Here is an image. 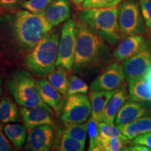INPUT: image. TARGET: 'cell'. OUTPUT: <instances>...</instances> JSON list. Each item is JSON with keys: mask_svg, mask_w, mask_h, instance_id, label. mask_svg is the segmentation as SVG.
I'll return each instance as SVG.
<instances>
[{"mask_svg": "<svg viewBox=\"0 0 151 151\" xmlns=\"http://www.w3.org/2000/svg\"><path fill=\"white\" fill-rule=\"evenodd\" d=\"M1 81L0 80V97H1Z\"/></svg>", "mask_w": 151, "mask_h": 151, "instance_id": "f35d334b", "label": "cell"}, {"mask_svg": "<svg viewBox=\"0 0 151 151\" xmlns=\"http://www.w3.org/2000/svg\"><path fill=\"white\" fill-rule=\"evenodd\" d=\"M99 122L96 121L94 118L90 117L89 120L86 122L87 133L90 138L89 150L90 151H99Z\"/></svg>", "mask_w": 151, "mask_h": 151, "instance_id": "484cf974", "label": "cell"}, {"mask_svg": "<svg viewBox=\"0 0 151 151\" xmlns=\"http://www.w3.org/2000/svg\"><path fill=\"white\" fill-rule=\"evenodd\" d=\"M150 111L146 108L143 102L134 100H127L117 113L115 124L117 127L124 125L134 121L141 117L147 116Z\"/></svg>", "mask_w": 151, "mask_h": 151, "instance_id": "4fadbf2b", "label": "cell"}, {"mask_svg": "<svg viewBox=\"0 0 151 151\" xmlns=\"http://www.w3.org/2000/svg\"><path fill=\"white\" fill-rule=\"evenodd\" d=\"M99 136L101 137H117L126 143H129V140L120 132L118 127H115L114 124H110L104 122H99L98 123Z\"/></svg>", "mask_w": 151, "mask_h": 151, "instance_id": "83f0119b", "label": "cell"}, {"mask_svg": "<svg viewBox=\"0 0 151 151\" xmlns=\"http://www.w3.org/2000/svg\"><path fill=\"white\" fill-rule=\"evenodd\" d=\"M26 128V126L22 124H7L4 127L3 132L15 148L20 149L25 143L27 137Z\"/></svg>", "mask_w": 151, "mask_h": 151, "instance_id": "44dd1931", "label": "cell"}, {"mask_svg": "<svg viewBox=\"0 0 151 151\" xmlns=\"http://www.w3.org/2000/svg\"><path fill=\"white\" fill-rule=\"evenodd\" d=\"M113 57L116 62H122L141 51L148 44V41L142 35L123 37L118 43Z\"/></svg>", "mask_w": 151, "mask_h": 151, "instance_id": "7c38bea8", "label": "cell"}, {"mask_svg": "<svg viewBox=\"0 0 151 151\" xmlns=\"http://www.w3.org/2000/svg\"><path fill=\"white\" fill-rule=\"evenodd\" d=\"M57 149L61 151H83L85 150V144L69 137L63 131L58 137Z\"/></svg>", "mask_w": 151, "mask_h": 151, "instance_id": "d4e9b609", "label": "cell"}, {"mask_svg": "<svg viewBox=\"0 0 151 151\" xmlns=\"http://www.w3.org/2000/svg\"><path fill=\"white\" fill-rule=\"evenodd\" d=\"M48 80L52 86L63 96L67 97V92L69 87V79L68 77L67 70L65 68H58L48 75Z\"/></svg>", "mask_w": 151, "mask_h": 151, "instance_id": "603a6c76", "label": "cell"}, {"mask_svg": "<svg viewBox=\"0 0 151 151\" xmlns=\"http://www.w3.org/2000/svg\"><path fill=\"white\" fill-rule=\"evenodd\" d=\"M88 90L89 87L83 79L76 75L70 76L69 87L67 92L68 96L75 94H86Z\"/></svg>", "mask_w": 151, "mask_h": 151, "instance_id": "f546056e", "label": "cell"}, {"mask_svg": "<svg viewBox=\"0 0 151 151\" xmlns=\"http://www.w3.org/2000/svg\"><path fill=\"white\" fill-rule=\"evenodd\" d=\"M141 15L147 29H151V0H139Z\"/></svg>", "mask_w": 151, "mask_h": 151, "instance_id": "1f68e13d", "label": "cell"}, {"mask_svg": "<svg viewBox=\"0 0 151 151\" xmlns=\"http://www.w3.org/2000/svg\"><path fill=\"white\" fill-rule=\"evenodd\" d=\"M125 77L122 65L115 62L111 64L101 74L94 79L90 86L92 90L113 91L124 84Z\"/></svg>", "mask_w": 151, "mask_h": 151, "instance_id": "9c48e42d", "label": "cell"}, {"mask_svg": "<svg viewBox=\"0 0 151 151\" xmlns=\"http://www.w3.org/2000/svg\"><path fill=\"white\" fill-rule=\"evenodd\" d=\"M145 79H146L147 86L148 87V89L150 90L151 93V65L149 67L148 70L146 71V72L143 74Z\"/></svg>", "mask_w": 151, "mask_h": 151, "instance_id": "8d00e7d4", "label": "cell"}, {"mask_svg": "<svg viewBox=\"0 0 151 151\" xmlns=\"http://www.w3.org/2000/svg\"><path fill=\"white\" fill-rule=\"evenodd\" d=\"M127 143L117 137H99V148L101 151H127Z\"/></svg>", "mask_w": 151, "mask_h": 151, "instance_id": "cb8c5ba5", "label": "cell"}, {"mask_svg": "<svg viewBox=\"0 0 151 151\" xmlns=\"http://www.w3.org/2000/svg\"><path fill=\"white\" fill-rule=\"evenodd\" d=\"M119 27L122 37L148 32L141 15L140 4L135 0H124L119 6Z\"/></svg>", "mask_w": 151, "mask_h": 151, "instance_id": "8992f818", "label": "cell"}, {"mask_svg": "<svg viewBox=\"0 0 151 151\" xmlns=\"http://www.w3.org/2000/svg\"><path fill=\"white\" fill-rule=\"evenodd\" d=\"M150 32H149V35H150V39H151V29H150Z\"/></svg>", "mask_w": 151, "mask_h": 151, "instance_id": "ab89813d", "label": "cell"}, {"mask_svg": "<svg viewBox=\"0 0 151 151\" xmlns=\"http://www.w3.org/2000/svg\"><path fill=\"white\" fill-rule=\"evenodd\" d=\"M128 83L130 99L140 102L151 103V93L143 75L132 79Z\"/></svg>", "mask_w": 151, "mask_h": 151, "instance_id": "ffe728a7", "label": "cell"}, {"mask_svg": "<svg viewBox=\"0 0 151 151\" xmlns=\"http://www.w3.org/2000/svg\"><path fill=\"white\" fill-rule=\"evenodd\" d=\"M71 1H72L75 4L80 5V4H82L83 2L85 0H71Z\"/></svg>", "mask_w": 151, "mask_h": 151, "instance_id": "74e56055", "label": "cell"}, {"mask_svg": "<svg viewBox=\"0 0 151 151\" xmlns=\"http://www.w3.org/2000/svg\"><path fill=\"white\" fill-rule=\"evenodd\" d=\"M53 0H27L22 1L21 7L36 14H43Z\"/></svg>", "mask_w": 151, "mask_h": 151, "instance_id": "f1b7e54d", "label": "cell"}, {"mask_svg": "<svg viewBox=\"0 0 151 151\" xmlns=\"http://www.w3.org/2000/svg\"><path fill=\"white\" fill-rule=\"evenodd\" d=\"M24 0H0V6L8 11L16 10L21 4Z\"/></svg>", "mask_w": 151, "mask_h": 151, "instance_id": "836d02e7", "label": "cell"}, {"mask_svg": "<svg viewBox=\"0 0 151 151\" xmlns=\"http://www.w3.org/2000/svg\"><path fill=\"white\" fill-rule=\"evenodd\" d=\"M7 87L16 102L20 105L27 108L42 107L53 113L52 109L41 99L36 81L29 71H15L9 77Z\"/></svg>", "mask_w": 151, "mask_h": 151, "instance_id": "5b68a950", "label": "cell"}, {"mask_svg": "<svg viewBox=\"0 0 151 151\" xmlns=\"http://www.w3.org/2000/svg\"><path fill=\"white\" fill-rule=\"evenodd\" d=\"M128 150L130 151H150L151 150L148 147L141 144H130L128 146Z\"/></svg>", "mask_w": 151, "mask_h": 151, "instance_id": "d590c367", "label": "cell"}, {"mask_svg": "<svg viewBox=\"0 0 151 151\" xmlns=\"http://www.w3.org/2000/svg\"><path fill=\"white\" fill-rule=\"evenodd\" d=\"M20 112L24 125L29 129L43 124L54 125L53 113L42 107L27 108L23 106L20 109Z\"/></svg>", "mask_w": 151, "mask_h": 151, "instance_id": "9a60e30c", "label": "cell"}, {"mask_svg": "<svg viewBox=\"0 0 151 151\" xmlns=\"http://www.w3.org/2000/svg\"><path fill=\"white\" fill-rule=\"evenodd\" d=\"M125 80L141 76L146 72L151 65V46L148 43L146 46L129 59L122 62Z\"/></svg>", "mask_w": 151, "mask_h": 151, "instance_id": "8fae6325", "label": "cell"}, {"mask_svg": "<svg viewBox=\"0 0 151 151\" xmlns=\"http://www.w3.org/2000/svg\"><path fill=\"white\" fill-rule=\"evenodd\" d=\"M129 144H141L146 146L151 150V132L140 134L133 139Z\"/></svg>", "mask_w": 151, "mask_h": 151, "instance_id": "d6a6232c", "label": "cell"}, {"mask_svg": "<svg viewBox=\"0 0 151 151\" xmlns=\"http://www.w3.org/2000/svg\"><path fill=\"white\" fill-rule=\"evenodd\" d=\"M10 150H12V146L6 137V135L2 131V127L0 125V151Z\"/></svg>", "mask_w": 151, "mask_h": 151, "instance_id": "e575fe53", "label": "cell"}, {"mask_svg": "<svg viewBox=\"0 0 151 151\" xmlns=\"http://www.w3.org/2000/svg\"><path fill=\"white\" fill-rule=\"evenodd\" d=\"M122 0H85L81 4L83 9H104L118 6Z\"/></svg>", "mask_w": 151, "mask_h": 151, "instance_id": "4dcf8cb0", "label": "cell"}, {"mask_svg": "<svg viewBox=\"0 0 151 151\" xmlns=\"http://www.w3.org/2000/svg\"><path fill=\"white\" fill-rule=\"evenodd\" d=\"M39 95L49 107L58 114L61 112L64 106L65 97L57 90L48 80L42 78L36 81Z\"/></svg>", "mask_w": 151, "mask_h": 151, "instance_id": "5bb4252c", "label": "cell"}, {"mask_svg": "<svg viewBox=\"0 0 151 151\" xmlns=\"http://www.w3.org/2000/svg\"><path fill=\"white\" fill-rule=\"evenodd\" d=\"M76 22L77 41L73 70L81 73L106 65L111 58L107 43L81 19Z\"/></svg>", "mask_w": 151, "mask_h": 151, "instance_id": "6da1fadb", "label": "cell"}, {"mask_svg": "<svg viewBox=\"0 0 151 151\" xmlns=\"http://www.w3.org/2000/svg\"><path fill=\"white\" fill-rule=\"evenodd\" d=\"M67 127L64 132L73 139L78 140L85 144L87 138V124L86 123H77L66 124Z\"/></svg>", "mask_w": 151, "mask_h": 151, "instance_id": "4316f807", "label": "cell"}, {"mask_svg": "<svg viewBox=\"0 0 151 151\" xmlns=\"http://www.w3.org/2000/svg\"><path fill=\"white\" fill-rule=\"evenodd\" d=\"M118 12V6L104 9H83L78 13V16L108 44L114 46L122 37Z\"/></svg>", "mask_w": 151, "mask_h": 151, "instance_id": "277c9868", "label": "cell"}, {"mask_svg": "<svg viewBox=\"0 0 151 151\" xmlns=\"http://www.w3.org/2000/svg\"><path fill=\"white\" fill-rule=\"evenodd\" d=\"M52 29L44 14H36L27 10L18 11L13 24L15 39L19 46L26 50H32Z\"/></svg>", "mask_w": 151, "mask_h": 151, "instance_id": "3957f363", "label": "cell"}, {"mask_svg": "<svg viewBox=\"0 0 151 151\" xmlns=\"http://www.w3.org/2000/svg\"><path fill=\"white\" fill-rule=\"evenodd\" d=\"M53 126L43 124L30 129L24 148L30 151H48L54 143Z\"/></svg>", "mask_w": 151, "mask_h": 151, "instance_id": "30bf717a", "label": "cell"}, {"mask_svg": "<svg viewBox=\"0 0 151 151\" xmlns=\"http://www.w3.org/2000/svg\"><path fill=\"white\" fill-rule=\"evenodd\" d=\"M63 106L61 119L65 124L83 123L91 115L90 100L86 94L69 95Z\"/></svg>", "mask_w": 151, "mask_h": 151, "instance_id": "ba28073f", "label": "cell"}, {"mask_svg": "<svg viewBox=\"0 0 151 151\" xmlns=\"http://www.w3.org/2000/svg\"><path fill=\"white\" fill-rule=\"evenodd\" d=\"M118 127L120 132L131 141L137 136L151 132V116L141 117L134 121Z\"/></svg>", "mask_w": 151, "mask_h": 151, "instance_id": "d6986e66", "label": "cell"}, {"mask_svg": "<svg viewBox=\"0 0 151 151\" xmlns=\"http://www.w3.org/2000/svg\"><path fill=\"white\" fill-rule=\"evenodd\" d=\"M76 41V22L73 19H69L62 29L56 61L57 67H61L67 71H71L74 61Z\"/></svg>", "mask_w": 151, "mask_h": 151, "instance_id": "52a82bcc", "label": "cell"}, {"mask_svg": "<svg viewBox=\"0 0 151 151\" xmlns=\"http://www.w3.org/2000/svg\"><path fill=\"white\" fill-rule=\"evenodd\" d=\"M60 32L58 29L47 32L32 51L25 57L24 64L28 69L37 76H48L56 67Z\"/></svg>", "mask_w": 151, "mask_h": 151, "instance_id": "7a4b0ae2", "label": "cell"}, {"mask_svg": "<svg viewBox=\"0 0 151 151\" xmlns=\"http://www.w3.org/2000/svg\"><path fill=\"white\" fill-rule=\"evenodd\" d=\"M71 14V5L68 0H53L43 14L48 23L54 27L69 20Z\"/></svg>", "mask_w": 151, "mask_h": 151, "instance_id": "e0dca14e", "label": "cell"}, {"mask_svg": "<svg viewBox=\"0 0 151 151\" xmlns=\"http://www.w3.org/2000/svg\"><path fill=\"white\" fill-rule=\"evenodd\" d=\"M20 112L16 104L9 98H3L0 101V122L2 123L20 122Z\"/></svg>", "mask_w": 151, "mask_h": 151, "instance_id": "7402d4cb", "label": "cell"}, {"mask_svg": "<svg viewBox=\"0 0 151 151\" xmlns=\"http://www.w3.org/2000/svg\"><path fill=\"white\" fill-rule=\"evenodd\" d=\"M115 91L116 90L102 91L92 90L90 91V100L91 104V117L97 122H101L104 111Z\"/></svg>", "mask_w": 151, "mask_h": 151, "instance_id": "ac0fdd59", "label": "cell"}, {"mask_svg": "<svg viewBox=\"0 0 151 151\" xmlns=\"http://www.w3.org/2000/svg\"><path fill=\"white\" fill-rule=\"evenodd\" d=\"M129 97V91H128L126 85L124 83L120 88L116 90L114 94L109 100L106 106L104 111L101 116V122H104L110 124H114L117 113Z\"/></svg>", "mask_w": 151, "mask_h": 151, "instance_id": "2e32d148", "label": "cell"}]
</instances>
